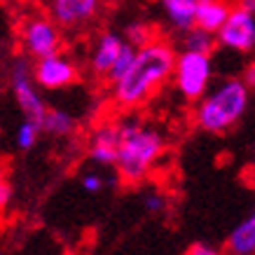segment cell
<instances>
[{"mask_svg":"<svg viewBox=\"0 0 255 255\" xmlns=\"http://www.w3.org/2000/svg\"><path fill=\"white\" fill-rule=\"evenodd\" d=\"M176 56V47L164 38H152L147 45L138 47L131 68L113 85V101L124 110L145 106L169 80H173Z\"/></svg>","mask_w":255,"mask_h":255,"instance_id":"6da1fadb","label":"cell"},{"mask_svg":"<svg viewBox=\"0 0 255 255\" xmlns=\"http://www.w3.org/2000/svg\"><path fill=\"white\" fill-rule=\"evenodd\" d=\"M166 152V138L155 124L138 117L120 122V150H117V176L127 185H140Z\"/></svg>","mask_w":255,"mask_h":255,"instance_id":"7a4b0ae2","label":"cell"},{"mask_svg":"<svg viewBox=\"0 0 255 255\" xmlns=\"http://www.w3.org/2000/svg\"><path fill=\"white\" fill-rule=\"evenodd\" d=\"M248 103H251V87L246 85V80L225 78L194 103L192 120L199 131L223 136L246 115Z\"/></svg>","mask_w":255,"mask_h":255,"instance_id":"3957f363","label":"cell"},{"mask_svg":"<svg viewBox=\"0 0 255 255\" xmlns=\"http://www.w3.org/2000/svg\"><path fill=\"white\" fill-rule=\"evenodd\" d=\"M211 82H213V59H211V54L180 49L176 56V68H173L176 92L187 103H197L211 89Z\"/></svg>","mask_w":255,"mask_h":255,"instance_id":"277c9868","label":"cell"},{"mask_svg":"<svg viewBox=\"0 0 255 255\" xmlns=\"http://www.w3.org/2000/svg\"><path fill=\"white\" fill-rule=\"evenodd\" d=\"M19 42L23 54L38 61L63 49V28L49 14H31L19 26Z\"/></svg>","mask_w":255,"mask_h":255,"instance_id":"5b68a950","label":"cell"},{"mask_svg":"<svg viewBox=\"0 0 255 255\" xmlns=\"http://www.w3.org/2000/svg\"><path fill=\"white\" fill-rule=\"evenodd\" d=\"M9 89H12V96H14L21 115L42 124L49 108H47L45 99L40 96L38 82L33 78V59H28L26 54L16 56L9 66Z\"/></svg>","mask_w":255,"mask_h":255,"instance_id":"8992f818","label":"cell"},{"mask_svg":"<svg viewBox=\"0 0 255 255\" xmlns=\"http://www.w3.org/2000/svg\"><path fill=\"white\" fill-rule=\"evenodd\" d=\"M106 0H49L47 12L63 31H85L96 23Z\"/></svg>","mask_w":255,"mask_h":255,"instance_id":"52a82bcc","label":"cell"},{"mask_svg":"<svg viewBox=\"0 0 255 255\" xmlns=\"http://www.w3.org/2000/svg\"><path fill=\"white\" fill-rule=\"evenodd\" d=\"M218 47L237 52V54H251L255 49V14L248 9L234 5L223 28L216 33Z\"/></svg>","mask_w":255,"mask_h":255,"instance_id":"ba28073f","label":"cell"},{"mask_svg":"<svg viewBox=\"0 0 255 255\" xmlns=\"http://www.w3.org/2000/svg\"><path fill=\"white\" fill-rule=\"evenodd\" d=\"M33 78L40 89L56 92V89H66V87L75 85L80 80V68L68 54L56 52V54L33 61Z\"/></svg>","mask_w":255,"mask_h":255,"instance_id":"9c48e42d","label":"cell"},{"mask_svg":"<svg viewBox=\"0 0 255 255\" xmlns=\"http://www.w3.org/2000/svg\"><path fill=\"white\" fill-rule=\"evenodd\" d=\"M120 150V122H101L89 133V159L99 166H115Z\"/></svg>","mask_w":255,"mask_h":255,"instance_id":"30bf717a","label":"cell"},{"mask_svg":"<svg viewBox=\"0 0 255 255\" xmlns=\"http://www.w3.org/2000/svg\"><path fill=\"white\" fill-rule=\"evenodd\" d=\"M124 35L117 31H103L96 38V42H94L92 52H89V70H92V75H96V78L106 80L108 78L110 68H113V63H115V59L120 56V52H122L124 47Z\"/></svg>","mask_w":255,"mask_h":255,"instance_id":"8fae6325","label":"cell"},{"mask_svg":"<svg viewBox=\"0 0 255 255\" xmlns=\"http://www.w3.org/2000/svg\"><path fill=\"white\" fill-rule=\"evenodd\" d=\"M159 9L166 26L178 35L197 26V0H159Z\"/></svg>","mask_w":255,"mask_h":255,"instance_id":"7c38bea8","label":"cell"},{"mask_svg":"<svg viewBox=\"0 0 255 255\" xmlns=\"http://www.w3.org/2000/svg\"><path fill=\"white\" fill-rule=\"evenodd\" d=\"M227 255H255V209L241 220L225 241Z\"/></svg>","mask_w":255,"mask_h":255,"instance_id":"4fadbf2b","label":"cell"},{"mask_svg":"<svg viewBox=\"0 0 255 255\" xmlns=\"http://www.w3.org/2000/svg\"><path fill=\"white\" fill-rule=\"evenodd\" d=\"M232 12L230 0H197V26L209 33H218Z\"/></svg>","mask_w":255,"mask_h":255,"instance_id":"5bb4252c","label":"cell"},{"mask_svg":"<svg viewBox=\"0 0 255 255\" xmlns=\"http://www.w3.org/2000/svg\"><path fill=\"white\" fill-rule=\"evenodd\" d=\"M78 131V120L73 113L63 108H49L42 120V133L56 136V138H68Z\"/></svg>","mask_w":255,"mask_h":255,"instance_id":"9a60e30c","label":"cell"},{"mask_svg":"<svg viewBox=\"0 0 255 255\" xmlns=\"http://www.w3.org/2000/svg\"><path fill=\"white\" fill-rule=\"evenodd\" d=\"M180 42H183V49H187V52H201V54H213V49L218 47L216 33L204 31L199 26H194L187 33H183Z\"/></svg>","mask_w":255,"mask_h":255,"instance_id":"2e32d148","label":"cell"},{"mask_svg":"<svg viewBox=\"0 0 255 255\" xmlns=\"http://www.w3.org/2000/svg\"><path fill=\"white\" fill-rule=\"evenodd\" d=\"M40 133H42V124L35 122V120H31V117H23L21 124L16 127V136H14L16 147L23 150V152L33 150V147L38 145Z\"/></svg>","mask_w":255,"mask_h":255,"instance_id":"e0dca14e","label":"cell"},{"mask_svg":"<svg viewBox=\"0 0 255 255\" xmlns=\"http://www.w3.org/2000/svg\"><path fill=\"white\" fill-rule=\"evenodd\" d=\"M136 49H138V47H133L131 42H124L122 52H120V56L115 59V63H113V68H110V73H108V78H106V80L110 82V85H115L117 80L127 75V70L131 68L133 59H136Z\"/></svg>","mask_w":255,"mask_h":255,"instance_id":"ac0fdd59","label":"cell"},{"mask_svg":"<svg viewBox=\"0 0 255 255\" xmlns=\"http://www.w3.org/2000/svg\"><path fill=\"white\" fill-rule=\"evenodd\" d=\"M155 38V28L145 21H131L127 28H124V40L131 42L133 47H143L147 45L150 40Z\"/></svg>","mask_w":255,"mask_h":255,"instance_id":"d6986e66","label":"cell"},{"mask_svg":"<svg viewBox=\"0 0 255 255\" xmlns=\"http://www.w3.org/2000/svg\"><path fill=\"white\" fill-rule=\"evenodd\" d=\"M108 183H113V180H108V178L103 176V173H99V171H89V173H82V176H80V187H82L87 194L103 192V190L108 187Z\"/></svg>","mask_w":255,"mask_h":255,"instance_id":"ffe728a7","label":"cell"},{"mask_svg":"<svg viewBox=\"0 0 255 255\" xmlns=\"http://www.w3.org/2000/svg\"><path fill=\"white\" fill-rule=\"evenodd\" d=\"M140 201H143V209H145L147 213H152V216H159V213H164V211L169 209V197L164 192H159V190L145 192Z\"/></svg>","mask_w":255,"mask_h":255,"instance_id":"44dd1931","label":"cell"},{"mask_svg":"<svg viewBox=\"0 0 255 255\" xmlns=\"http://www.w3.org/2000/svg\"><path fill=\"white\" fill-rule=\"evenodd\" d=\"M185 255H227V253L216 246H209V244H192L185 251Z\"/></svg>","mask_w":255,"mask_h":255,"instance_id":"7402d4cb","label":"cell"},{"mask_svg":"<svg viewBox=\"0 0 255 255\" xmlns=\"http://www.w3.org/2000/svg\"><path fill=\"white\" fill-rule=\"evenodd\" d=\"M9 199H12V187H9V183H2L0 185V211L7 206Z\"/></svg>","mask_w":255,"mask_h":255,"instance_id":"603a6c76","label":"cell"},{"mask_svg":"<svg viewBox=\"0 0 255 255\" xmlns=\"http://www.w3.org/2000/svg\"><path fill=\"white\" fill-rule=\"evenodd\" d=\"M241 78L246 80V85L251 87V89H255V61H251L246 66V70H244V75Z\"/></svg>","mask_w":255,"mask_h":255,"instance_id":"cb8c5ba5","label":"cell"},{"mask_svg":"<svg viewBox=\"0 0 255 255\" xmlns=\"http://www.w3.org/2000/svg\"><path fill=\"white\" fill-rule=\"evenodd\" d=\"M234 2H237V7L248 9V12H253L255 14V0H234Z\"/></svg>","mask_w":255,"mask_h":255,"instance_id":"d4e9b609","label":"cell"},{"mask_svg":"<svg viewBox=\"0 0 255 255\" xmlns=\"http://www.w3.org/2000/svg\"><path fill=\"white\" fill-rule=\"evenodd\" d=\"M2 183H7V180H5V164L0 162V185H2Z\"/></svg>","mask_w":255,"mask_h":255,"instance_id":"484cf974","label":"cell"}]
</instances>
